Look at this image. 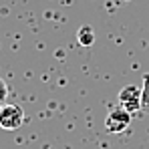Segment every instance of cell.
Segmentation results:
<instances>
[{"mask_svg": "<svg viewBox=\"0 0 149 149\" xmlns=\"http://www.w3.org/2000/svg\"><path fill=\"white\" fill-rule=\"evenodd\" d=\"M119 105L127 109L129 113H135V111H139V109H143L141 107V87H137V85H127L123 87L121 91H119Z\"/></svg>", "mask_w": 149, "mask_h": 149, "instance_id": "3", "label": "cell"}, {"mask_svg": "<svg viewBox=\"0 0 149 149\" xmlns=\"http://www.w3.org/2000/svg\"><path fill=\"white\" fill-rule=\"evenodd\" d=\"M77 42L81 47H91L95 42V30L91 26H81L77 32Z\"/></svg>", "mask_w": 149, "mask_h": 149, "instance_id": "4", "label": "cell"}, {"mask_svg": "<svg viewBox=\"0 0 149 149\" xmlns=\"http://www.w3.org/2000/svg\"><path fill=\"white\" fill-rule=\"evenodd\" d=\"M24 123V111L16 103H6L0 107V127L6 131H16Z\"/></svg>", "mask_w": 149, "mask_h": 149, "instance_id": "1", "label": "cell"}, {"mask_svg": "<svg viewBox=\"0 0 149 149\" xmlns=\"http://www.w3.org/2000/svg\"><path fill=\"white\" fill-rule=\"evenodd\" d=\"M129 123H131V113L127 109H123L121 105L115 107V109H111L107 113V117H105V129L109 133H113V135L123 133L125 129L129 127Z\"/></svg>", "mask_w": 149, "mask_h": 149, "instance_id": "2", "label": "cell"}, {"mask_svg": "<svg viewBox=\"0 0 149 149\" xmlns=\"http://www.w3.org/2000/svg\"><path fill=\"white\" fill-rule=\"evenodd\" d=\"M8 99V85L4 83V79H0V103Z\"/></svg>", "mask_w": 149, "mask_h": 149, "instance_id": "6", "label": "cell"}, {"mask_svg": "<svg viewBox=\"0 0 149 149\" xmlns=\"http://www.w3.org/2000/svg\"><path fill=\"white\" fill-rule=\"evenodd\" d=\"M141 107L149 109V74L143 77V87H141Z\"/></svg>", "mask_w": 149, "mask_h": 149, "instance_id": "5", "label": "cell"}]
</instances>
